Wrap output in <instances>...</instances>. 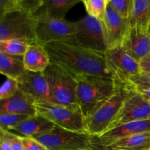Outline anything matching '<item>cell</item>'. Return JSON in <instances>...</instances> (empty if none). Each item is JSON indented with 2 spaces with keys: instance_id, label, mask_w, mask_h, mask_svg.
<instances>
[{
  "instance_id": "obj_1",
  "label": "cell",
  "mask_w": 150,
  "mask_h": 150,
  "mask_svg": "<svg viewBox=\"0 0 150 150\" xmlns=\"http://www.w3.org/2000/svg\"><path fill=\"white\" fill-rule=\"evenodd\" d=\"M44 45L51 63L62 68L76 81L90 78L114 81V75L107 64L105 53L65 41L51 42Z\"/></svg>"
},
{
  "instance_id": "obj_2",
  "label": "cell",
  "mask_w": 150,
  "mask_h": 150,
  "mask_svg": "<svg viewBox=\"0 0 150 150\" xmlns=\"http://www.w3.org/2000/svg\"><path fill=\"white\" fill-rule=\"evenodd\" d=\"M134 89L130 83H117L115 92L86 119V133L90 136H97L108 130L125 100Z\"/></svg>"
},
{
  "instance_id": "obj_3",
  "label": "cell",
  "mask_w": 150,
  "mask_h": 150,
  "mask_svg": "<svg viewBox=\"0 0 150 150\" xmlns=\"http://www.w3.org/2000/svg\"><path fill=\"white\" fill-rule=\"evenodd\" d=\"M77 100L86 119L95 112L115 92L114 80L98 78L77 80Z\"/></svg>"
},
{
  "instance_id": "obj_4",
  "label": "cell",
  "mask_w": 150,
  "mask_h": 150,
  "mask_svg": "<svg viewBox=\"0 0 150 150\" xmlns=\"http://www.w3.org/2000/svg\"><path fill=\"white\" fill-rule=\"evenodd\" d=\"M36 114L42 116L57 127L79 133L86 132V117L79 105H59L48 101H35Z\"/></svg>"
},
{
  "instance_id": "obj_5",
  "label": "cell",
  "mask_w": 150,
  "mask_h": 150,
  "mask_svg": "<svg viewBox=\"0 0 150 150\" xmlns=\"http://www.w3.org/2000/svg\"><path fill=\"white\" fill-rule=\"evenodd\" d=\"M35 14L19 10L0 17V40H21L29 44L38 42Z\"/></svg>"
},
{
  "instance_id": "obj_6",
  "label": "cell",
  "mask_w": 150,
  "mask_h": 150,
  "mask_svg": "<svg viewBox=\"0 0 150 150\" xmlns=\"http://www.w3.org/2000/svg\"><path fill=\"white\" fill-rule=\"evenodd\" d=\"M49 86L50 102L59 105H79L76 79L57 64L51 63L43 72Z\"/></svg>"
},
{
  "instance_id": "obj_7",
  "label": "cell",
  "mask_w": 150,
  "mask_h": 150,
  "mask_svg": "<svg viewBox=\"0 0 150 150\" xmlns=\"http://www.w3.org/2000/svg\"><path fill=\"white\" fill-rule=\"evenodd\" d=\"M37 39L42 45L56 41H65L76 43V27L74 22L65 18L36 16Z\"/></svg>"
},
{
  "instance_id": "obj_8",
  "label": "cell",
  "mask_w": 150,
  "mask_h": 150,
  "mask_svg": "<svg viewBox=\"0 0 150 150\" xmlns=\"http://www.w3.org/2000/svg\"><path fill=\"white\" fill-rule=\"evenodd\" d=\"M48 150L77 149L87 148L90 136L87 133L72 131L56 126L50 131L32 137Z\"/></svg>"
},
{
  "instance_id": "obj_9",
  "label": "cell",
  "mask_w": 150,
  "mask_h": 150,
  "mask_svg": "<svg viewBox=\"0 0 150 150\" xmlns=\"http://www.w3.org/2000/svg\"><path fill=\"white\" fill-rule=\"evenodd\" d=\"M74 23L76 44L88 49L105 53L108 47L101 21L87 15Z\"/></svg>"
},
{
  "instance_id": "obj_10",
  "label": "cell",
  "mask_w": 150,
  "mask_h": 150,
  "mask_svg": "<svg viewBox=\"0 0 150 150\" xmlns=\"http://www.w3.org/2000/svg\"><path fill=\"white\" fill-rule=\"evenodd\" d=\"M105 54L107 64L116 83H130V78L140 73L139 62L127 54L122 45L108 49Z\"/></svg>"
},
{
  "instance_id": "obj_11",
  "label": "cell",
  "mask_w": 150,
  "mask_h": 150,
  "mask_svg": "<svg viewBox=\"0 0 150 150\" xmlns=\"http://www.w3.org/2000/svg\"><path fill=\"white\" fill-rule=\"evenodd\" d=\"M149 118V99L135 89L125 100L121 110L111 125L109 129L114 128L124 123Z\"/></svg>"
},
{
  "instance_id": "obj_12",
  "label": "cell",
  "mask_w": 150,
  "mask_h": 150,
  "mask_svg": "<svg viewBox=\"0 0 150 150\" xmlns=\"http://www.w3.org/2000/svg\"><path fill=\"white\" fill-rule=\"evenodd\" d=\"M102 23L108 49L121 46L130 29L128 19L122 17L107 4Z\"/></svg>"
},
{
  "instance_id": "obj_13",
  "label": "cell",
  "mask_w": 150,
  "mask_h": 150,
  "mask_svg": "<svg viewBox=\"0 0 150 150\" xmlns=\"http://www.w3.org/2000/svg\"><path fill=\"white\" fill-rule=\"evenodd\" d=\"M19 90L35 101L50 102L49 86L43 72L26 70L17 79Z\"/></svg>"
},
{
  "instance_id": "obj_14",
  "label": "cell",
  "mask_w": 150,
  "mask_h": 150,
  "mask_svg": "<svg viewBox=\"0 0 150 150\" xmlns=\"http://www.w3.org/2000/svg\"><path fill=\"white\" fill-rule=\"evenodd\" d=\"M148 132H150V118L124 123L109 129L99 136H90V142L108 146L122 138Z\"/></svg>"
},
{
  "instance_id": "obj_15",
  "label": "cell",
  "mask_w": 150,
  "mask_h": 150,
  "mask_svg": "<svg viewBox=\"0 0 150 150\" xmlns=\"http://www.w3.org/2000/svg\"><path fill=\"white\" fill-rule=\"evenodd\" d=\"M122 46L133 58L140 62L150 54L149 32L139 26H130Z\"/></svg>"
},
{
  "instance_id": "obj_16",
  "label": "cell",
  "mask_w": 150,
  "mask_h": 150,
  "mask_svg": "<svg viewBox=\"0 0 150 150\" xmlns=\"http://www.w3.org/2000/svg\"><path fill=\"white\" fill-rule=\"evenodd\" d=\"M23 59L26 70L36 73L44 72L51 64L50 57L45 45L39 42L29 44Z\"/></svg>"
},
{
  "instance_id": "obj_17",
  "label": "cell",
  "mask_w": 150,
  "mask_h": 150,
  "mask_svg": "<svg viewBox=\"0 0 150 150\" xmlns=\"http://www.w3.org/2000/svg\"><path fill=\"white\" fill-rule=\"evenodd\" d=\"M55 127V125L48 119L36 114L13 127L10 131L16 132L21 134V136L32 138L34 136L44 134Z\"/></svg>"
},
{
  "instance_id": "obj_18",
  "label": "cell",
  "mask_w": 150,
  "mask_h": 150,
  "mask_svg": "<svg viewBox=\"0 0 150 150\" xmlns=\"http://www.w3.org/2000/svg\"><path fill=\"white\" fill-rule=\"evenodd\" d=\"M0 112L35 115V100L19 90L12 98L0 100Z\"/></svg>"
},
{
  "instance_id": "obj_19",
  "label": "cell",
  "mask_w": 150,
  "mask_h": 150,
  "mask_svg": "<svg viewBox=\"0 0 150 150\" xmlns=\"http://www.w3.org/2000/svg\"><path fill=\"white\" fill-rule=\"evenodd\" d=\"M83 0H45L43 5L35 13L36 16H45L64 18L67 12Z\"/></svg>"
},
{
  "instance_id": "obj_20",
  "label": "cell",
  "mask_w": 150,
  "mask_h": 150,
  "mask_svg": "<svg viewBox=\"0 0 150 150\" xmlns=\"http://www.w3.org/2000/svg\"><path fill=\"white\" fill-rule=\"evenodd\" d=\"M130 26H139L149 31L150 26V0H133L129 18Z\"/></svg>"
},
{
  "instance_id": "obj_21",
  "label": "cell",
  "mask_w": 150,
  "mask_h": 150,
  "mask_svg": "<svg viewBox=\"0 0 150 150\" xmlns=\"http://www.w3.org/2000/svg\"><path fill=\"white\" fill-rule=\"evenodd\" d=\"M26 70L23 57L0 53V73L6 78L17 80Z\"/></svg>"
},
{
  "instance_id": "obj_22",
  "label": "cell",
  "mask_w": 150,
  "mask_h": 150,
  "mask_svg": "<svg viewBox=\"0 0 150 150\" xmlns=\"http://www.w3.org/2000/svg\"><path fill=\"white\" fill-rule=\"evenodd\" d=\"M108 146L124 150H150V132L122 138Z\"/></svg>"
},
{
  "instance_id": "obj_23",
  "label": "cell",
  "mask_w": 150,
  "mask_h": 150,
  "mask_svg": "<svg viewBox=\"0 0 150 150\" xmlns=\"http://www.w3.org/2000/svg\"><path fill=\"white\" fill-rule=\"evenodd\" d=\"M29 45V42L21 40H0V53L12 56L23 57Z\"/></svg>"
},
{
  "instance_id": "obj_24",
  "label": "cell",
  "mask_w": 150,
  "mask_h": 150,
  "mask_svg": "<svg viewBox=\"0 0 150 150\" xmlns=\"http://www.w3.org/2000/svg\"><path fill=\"white\" fill-rule=\"evenodd\" d=\"M85 9L89 16L103 21L107 7L106 0H83Z\"/></svg>"
},
{
  "instance_id": "obj_25",
  "label": "cell",
  "mask_w": 150,
  "mask_h": 150,
  "mask_svg": "<svg viewBox=\"0 0 150 150\" xmlns=\"http://www.w3.org/2000/svg\"><path fill=\"white\" fill-rule=\"evenodd\" d=\"M31 117L30 115L0 112V129L11 130L13 127Z\"/></svg>"
},
{
  "instance_id": "obj_26",
  "label": "cell",
  "mask_w": 150,
  "mask_h": 150,
  "mask_svg": "<svg viewBox=\"0 0 150 150\" xmlns=\"http://www.w3.org/2000/svg\"><path fill=\"white\" fill-rule=\"evenodd\" d=\"M107 4L122 17L129 20L133 5V0H109Z\"/></svg>"
},
{
  "instance_id": "obj_27",
  "label": "cell",
  "mask_w": 150,
  "mask_h": 150,
  "mask_svg": "<svg viewBox=\"0 0 150 150\" xmlns=\"http://www.w3.org/2000/svg\"><path fill=\"white\" fill-rule=\"evenodd\" d=\"M19 91L18 83L16 79L6 78L0 89V100L9 99L17 94Z\"/></svg>"
},
{
  "instance_id": "obj_28",
  "label": "cell",
  "mask_w": 150,
  "mask_h": 150,
  "mask_svg": "<svg viewBox=\"0 0 150 150\" xmlns=\"http://www.w3.org/2000/svg\"><path fill=\"white\" fill-rule=\"evenodd\" d=\"M130 83L136 89H150V73H139L130 79Z\"/></svg>"
},
{
  "instance_id": "obj_29",
  "label": "cell",
  "mask_w": 150,
  "mask_h": 150,
  "mask_svg": "<svg viewBox=\"0 0 150 150\" xmlns=\"http://www.w3.org/2000/svg\"><path fill=\"white\" fill-rule=\"evenodd\" d=\"M23 10L16 0H0V17L16 10Z\"/></svg>"
},
{
  "instance_id": "obj_30",
  "label": "cell",
  "mask_w": 150,
  "mask_h": 150,
  "mask_svg": "<svg viewBox=\"0 0 150 150\" xmlns=\"http://www.w3.org/2000/svg\"><path fill=\"white\" fill-rule=\"evenodd\" d=\"M21 136L24 150H48L46 147L32 137Z\"/></svg>"
},
{
  "instance_id": "obj_31",
  "label": "cell",
  "mask_w": 150,
  "mask_h": 150,
  "mask_svg": "<svg viewBox=\"0 0 150 150\" xmlns=\"http://www.w3.org/2000/svg\"><path fill=\"white\" fill-rule=\"evenodd\" d=\"M45 0H23L21 3V7L26 11L35 14L41 8Z\"/></svg>"
},
{
  "instance_id": "obj_32",
  "label": "cell",
  "mask_w": 150,
  "mask_h": 150,
  "mask_svg": "<svg viewBox=\"0 0 150 150\" xmlns=\"http://www.w3.org/2000/svg\"><path fill=\"white\" fill-rule=\"evenodd\" d=\"M1 130H4L6 136L8 138L10 145H11L12 150H24L20 136L15 134L10 130H6L4 129H1Z\"/></svg>"
},
{
  "instance_id": "obj_33",
  "label": "cell",
  "mask_w": 150,
  "mask_h": 150,
  "mask_svg": "<svg viewBox=\"0 0 150 150\" xmlns=\"http://www.w3.org/2000/svg\"><path fill=\"white\" fill-rule=\"evenodd\" d=\"M0 149L12 150L10 141L6 136L4 130H1V129H0Z\"/></svg>"
},
{
  "instance_id": "obj_34",
  "label": "cell",
  "mask_w": 150,
  "mask_h": 150,
  "mask_svg": "<svg viewBox=\"0 0 150 150\" xmlns=\"http://www.w3.org/2000/svg\"><path fill=\"white\" fill-rule=\"evenodd\" d=\"M141 73H150V54L139 62Z\"/></svg>"
},
{
  "instance_id": "obj_35",
  "label": "cell",
  "mask_w": 150,
  "mask_h": 150,
  "mask_svg": "<svg viewBox=\"0 0 150 150\" xmlns=\"http://www.w3.org/2000/svg\"><path fill=\"white\" fill-rule=\"evenodd\" d=\"M89 146L92 148L93 150H124V149H117V148L112 147L111 146H105V145L102 144H94L91 143L89 144Z\"/></svg>"
},
{
  "instance_id": "obj_36",
  "label": "cell",
  "mask_w": 150,
  "mask_h": 150,
  "mask_svg": "<svg viewBox=\"0 0 150 150\" xmlns=\"http://www.w3.org/2000/svg\"><path fill=\"white\" fill-rule=\"evenodd\" d=\"M139 92L144 95L146 98L148 99H150V89H141V90H138Z\"/></svg>"
},
{
  "instance_id": "obj_37",
  "label": "cell",
  "mask_w": 150,
  "mask_h": 150,
  "mask_svg": "<svg viewBox=\"0 0 150 150\" xmlns=\"http://www.w3.org/2000/svg\"><path fill=\"white\" fill-rule=\"evenodd\" d=\"M64 150H93L90 146L87 148H83V149H64Z\"/></svg>"
},
{
  "instance_id": "obj_38",
  "label": "cell",
  "mask_w": 150,
  "mask_h": 150,
  "mask_svg": "<svg viewBox=\"0 0 150 150\" xmlns=\"http://www.w3.org/2000/svg\"><path fill=\"white\" fill-rule=\"evenodd\" d=\"M16 1H18V3L19 4H20V6H21V3L22 2V1H23V0H16ZM22 9V8H21Z\"/></svg>"
},
{
  "instance_id": "obj_39",
  "label": "cell",
  "mask_w": 150,
  "mask_h": 150,
  "mask_svg": "<svg viewBox=\"0 0 150 150\" xmlns=\"http://www.w3.org/2000/svg\"><path fill=\"white\" fill-rule=\"evenodd\" d=\"M148 32H149V37H150V26L149 28V31H148Z\"/></svg>"
},
{
  "instance_id": "obj_40",
  "label": "cell",
  "mask_w": 150,
  "mask_h": 150,
  "mask_svg": "<svg viewBox=\"0 0 150 150\" xmlns=\"http://www.w3.org/2000/svg\"><path fill=\"white\" fill-rule=\"evenodd\" d=\"M106 1H107V3H108V1H109V0H106Z\"/></svg>"
},
{
  "instance_id": "obj_41",
  "label": "cell",
  "mask_w": 150,
  "mask_h": 150,
  "mask_svg": "<svg viewBox=\"0 0 150 150\" xmlns=\"http://www.w3.org/2000/svg\"><path fill=\"white\" fill-rule=\"evenodd\" d=\"M149 100H150V99H149Z\"/></svg>"
},
{
  "instance_id": "obj_42",
  "label": "cell",
  "mask_w": 150,
  "mask_h": 150,
  "mask_svg": "<svg viewBox=\"0 0 150 150\" xmlns=\"http://www.w3.org/2000/svg\"></svg>"
}]
</instances>
